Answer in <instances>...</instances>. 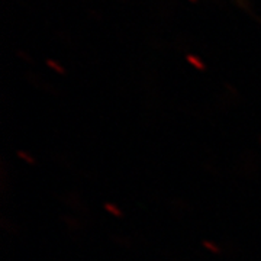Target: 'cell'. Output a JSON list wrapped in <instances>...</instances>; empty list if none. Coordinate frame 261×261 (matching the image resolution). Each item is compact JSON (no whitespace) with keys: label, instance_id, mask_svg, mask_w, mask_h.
Segmentation results:
<instances>
[{"label":"cell","instance_id":"obj_1","mask_svg":"<svg viewBox=\"0 0 261 261\" xmlns=\"http://www.w3.org/2000/svg\"><path fill=\"white\" fill-rule=\"evenodd\" d=\"M105 207H106V209H108V211H109L111 214L116 215V216H121V215H122L121 211H119V209H118L116 206L111 205V203H106V205H105Z\"/></svg>","mask_w":261,"mask_h":261},{"label":"cell","instance_id":"obj_2","mask_svg":"<svg viewBox=\"0 0 261 261\" xmlns=\"http://www.w3.org/2000/svg\"><path fill=\"white\" fill-rule=\"evenodd\" d=\"M205 247L206 248H209V250H212V251L214 252H218L219 251V248H218V247H215V245H212V243H207V241H205Z\"/></svg>","mask_w":261,"mask_h":261},{"label":"cell","instance_id":"obj_3","mask_svg":"<svg viewBox=\"0 0 261 261\" xmlns=\"http://www.w3.org/2000/svg\"><path fill=\"white\" fill-rule=\"evenodd\" d=\"M19 157H22V159H25V160H28L29 163H31V164H32V163H34V160H31L28 157V155H27V154H22V152H19Z\"/></svg>","mask_w":261,"mask_h":261}]
</instances>
